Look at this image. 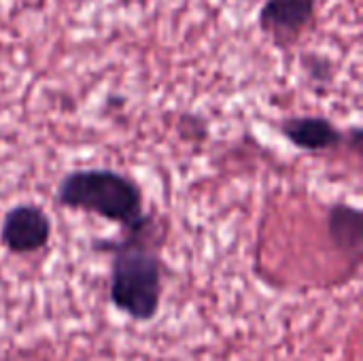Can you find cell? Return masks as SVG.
Here are the masks:
<instances>
[{"mask_svg":"<svg viewBox=\"0 0 363 361\" xmlns=\"http://www.w3.org/2000/svg\"><path fill=\"white\" fill-rule=\"evenodd\" d=\"M153 221L136 228L121 230L115 240H100L94 247L108 251L111 281L108 294L117 311L134 321H151L162 302L164 294V264L151 243Z\"/></svg>","mask_w":363,"mask_h":361,"instance_id":"cell-1","label":"cell"},{"mask_svg":"<svg viewBox=\"0 0 363 361\" xmlns=\"http://www.w3.org/2000/svg\"><path fill=\"white\" fill-rule=\"evenodd\" d=\"M55 202L68 211L89 213L121 230H136L151 223L145 213L140 185L113 168H77L64 174L55 187Z\"/></svg>","mask_w":363,"mask_h":361,"instance_id":"cell-2","label":"cell"},{"mask_svg":"<svg viewBox=\"0 0 363 361\" xmlns=\"http://www.w3.org/2000/svg\"><path fill=\"white\" fill-rule=\"evenodd\" d=\"M51 219L34 202H19L9 209L0 223V243L15 255H28L45 249L51 240Z\"/></svg>","mask_w":363,"mask_h":361,"instance_id":"cell-3","label":"cell"},{"mask_svg":"<svg viewBox=\"0 0 363 361\" xmlns=\"http://www.w3.org/2000/svg\"><path fill=\"white\" fill-rule=\"evenodd\" d=\"M317 19V0H266L259 9V30L281 49L294 47Z\"/></svg>","mask_w":363,"mask_h":361,"instance_id":"cell-4","label":"cell"},{"mask_svg":"<svg viewBox=\"0 0 363 361\" xmlns=\"http://www.w3.org/2000/svg\"><path fill=\"white\" fill-rule=\"evenodd\" d=\"M279 132L289 145L304 153H325L349 140V134L323 115L287 117L281 121Z\"/></svg>","mask_w":363,"mask_h":361,"instance_id":"cell-5","label":"cell"},{"mask_svg":"<svg viewBox=\"0 0 363 361\" xmlns=\"http://www.w3.org/2000/svg\"><path fill=\"white\" fill-rule=\"evenodd\" d=\"M328 232L332 243L359 262L363 249V219L362 211L351 204H332L328 211Z\"/></svg>","mask_w":363,"mask_h":361,"instance_id":"cell-6","label":"cell"},{"mask_svg":"<svg viewBox=\"0 0 363 361\" xmlns=\"http://www.w3.org/2000/svg\"><path fill=\"white\" fill-rule=\"evenodd\" d=\"M304 70L313 79V83H328L330 81V70L332 62L323 55H308L304 60Z\"/></svg>","mask_w":363,"mask_h":361,"instance_id":"cell-7","label":"cell"}]
</instances>
